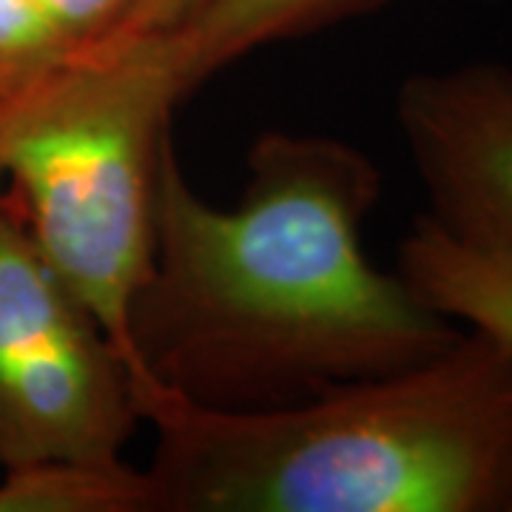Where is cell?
Instances as JSON below:
<instances>
[{
	"label": "cell",
	"instance_id": "52a82bcc",
	"mask_svg": "<svg viewBox=\"0 0 512 512\" xmlns=\"http://www.w3.org/2000/svg\"><path fill=\"white\" fill-rule=\"evenodd\" d=\"M393 0H211L185 29H177L191 92L228 63L296 37L373 15Z\"/></svg>",
	"mask_w": 512,
	"mask_h": 512
},
{
	"label": "cell",
	"instance_id": "30bf717a",
	"mask_svg": "<svg viewBox=\"0 0 512 512\" xmlns=\"http://www.w3.org/2000/svg\"><path fill=\"white\" fill-rule=\"evenodd\" d=\"M60 43L77 52L126 29L143 0H29Z\"/></svg>",
	"mask_w": 512,
	"mask_h": 512
},
{
	"label": "cell",
	"instance_id": "7c38bea8",
	"mask_svg": "<svg viewBox=\"0 0 512 512\" xmlns=\"http://www.w3.org/2000/svg\"><path fill=\"white\" fill-rule=\"evenodd\" d=\"M0 183H3V168H0Z\"/></svg>",
	"mask_w": 512,
	"mask_h": 512
},
{
	"label": "cell",
	"instance_id": "7a4b0ae2",
	"mask_svg": "<svg viewBox=\"0 0 512 512\" xmlns=\"http://www.w3.org/2000/svg\"><path fill=\"white\" fill-rule=\"evenodd\" d=\"M134 396L154 430V512L510 510L512 345L484 330L279 407Z\"/></svg>",
	"mask_w": 512,
	"mask_h": 512
},
{
	"label": "cell",
	"instance_id": "5b68a950",
	"mask_svg": "<svg viewBox=\"0 0 512 512\" xmlns=\"http://www.w3.org/2000/svg\"><path fill=\"white\" fill-rule=\"evenodd\" d=\"M396 126L447 237L512 251V66L458 63L404 77Z\"/></svg>",
	"mask_w": 512,
	"mask_h": 512
},
{
	"label": "cell",
	"instance_id": "277c9868",
	"mask_svg": "<svg viewBox=\"0 0 512 512\" xmlns=\"http://www.w3.org/2000/svg\"><path fill=\"white\" fill-rule=\"evenodd\" d=\"M140 421L117 345L0 197V470L123 456Z\"/></svg>",
	"mask_w": 512,
	"mask_h": 512
},
{
	"label": "cell",
	"instance_id": "ba28073f",
	"mask_svg": "<svg viewBox=\"0 0 512 512\" xmlns=\"http://www.w3.org/2000/svg\"><path fill=\"white\" fill-rule=\"evenodd\" d=\"M0 512H154V487L123 456L46 458L0 470Z\"/></svg>",
	"mask_w": 512,
	"mask_h": 512
},
{
	"label": "cell",
	"instance_id": "4fadbf2b",
	"mask_svg": "<svg viewBox=\"0 0 512 512\" xmlns=\"http://www.w3.org/2000/svg\"><path fill=\"white\" fill-rule=\"evenodd\" d=\"M507 512H512V501H510V510H507Z\"/></svg>",
	"mask_w": 512,
	"mask_h": 512
},
{
	"label": "cell",
	"instance_id": "6da1fadb",
	"mask_svg": "<svg viewBox=\"0 0 512 512\" xmlns=\"http://www.w3.org/2000/svg\"><path fill=\"white\" fill-rule=\"evenodd\" d=\"M245 168L239 200L214 205L168 148L151 271L128 308L131 384L262 410L456 342V322L362 248L382 197L373 157L330 134L268 131Z\"/></svg>",
	"mask_w": 512,
	"mask_h": 512
},
{
	"label": "cell",
	"instance_id": "8992f818",
	"mask_svg": "<svg viewBox=\"0 0 512 512\" xmlns=\"http://www.w3.org/2000/svg\"><path fill=\"white\" fill-rule=\"evenodd\" d=\"M396 271L450 322L512 345V251L458 242L419 217L399 245Z\"/></svg>",
	"mask_w": 512,
	"mask_h": 512
},
{
	"label": "cell",
	"instance_id": "8fae6325",
	"mask_svg": "<svg viewBox=\"0 0 512 512\" xmlns=\"http://www.w3.org/2000/svg\"><path fill=\"white\" fill-rule=\"evenodd\" d=\"M208 3L211 0H143L126 29L131 32H177L197 18Z\"/></svg>",
	"mask_w": 512,
	"mask_h": 512
},
{
	"label": "cell",
	"instance_id": "9c48e42d",
	"mask_svg": "<svg viewBox=\"0 0 512 512\" xmlns=\"http://www.w3.org/2000/svg\"><path fill=\"white\" fill-rule=\"evenodd\" d=\"M69 55L29 0H0V109L29 92Z\"/></svg>",
	"mask_w": 512,
	"mask_h": 512
},
{
	"label": "cell",
	"instance_id": "3957f363",
	"mask_svg": "<svg viewBox=\"0 0 512 512\" xmlns=\"http://www.w3.org/2000/svg\"><path fill=\"white\" fill-rule=\"evenodd\" d=\"M188 94L177 32L126 29L0 109L6 205L123 362L128 308L154 259L171 114Z\"/></svg>",
	"mask_w": 512,
	"mask_h": 512
}]
</instances>
